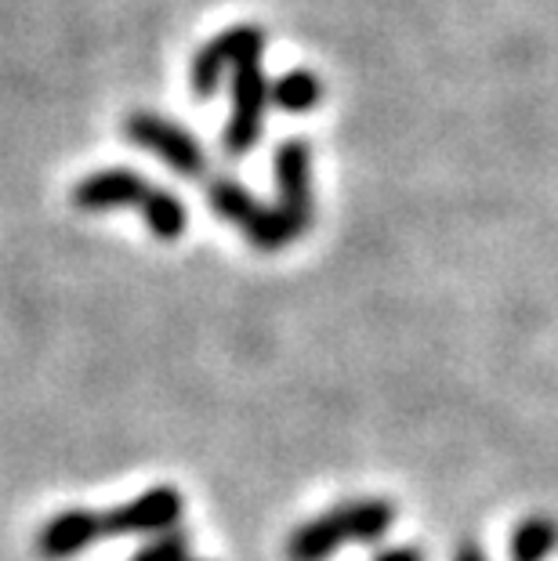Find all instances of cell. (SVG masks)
I'll return each mask as SVG.
<instances>
[{
  "label": "cell",
  "instance_id": "cell-1",
  "mask_svg": "<svg viewBox=\"0 0 558 561\" xmlns=\"http://www.w3.org/2000/svg\"><path fill=\"white\" fill-rule=\"evenodd\" d=\"M396 525V507L388 500H349L327 515L308 518L291 533V561H327L344 543H382Z\"/></svg>",
  "mask_w": 558,
  "mask_h": 561
},
{
  "label": "cell",
  "instance_id": "cell-2",
  "mask_svg": "<svg viewBox=\"0 0 558 561\" xmlns=\"http://www.w3.org/2000/svg\"><path fill=\"white\" fill-rule=\"evenodd\" d=\"M207 203L221 221L243 232V240L261 254H276L287 243H294V232L280 218L276 203H261L251 188L240 185L236 178H210L207 182Z\"/></svg>",
  "mask_w": 558,
  "mask_h": 561
},
{
  "label": "cell",
  "instance_id": "cell-3",
  "mask_svg": "<svg viewBox=\"0 0 558 561\" xmlns=\"http://www.w3.org/2000/svg\"><path fill=\"white\" fill-rule=\"evenodd\" d=\"M124 135L130 146L149 149L152 157H160L178 178H189V182L207 178V167H210L207 152L200 149V141L189 135L185 127L163 121L157 113H130L124 124Z\"/></svg>",
  "mask_w": 558,
  "mask_h": 561
},
{
  "label": "cell",
  "instance_id": "cell-4",
  "mask_svg": "<svg viewBox=\"0 0 558 561\" xmlns=\"http://www.w3.org/2000/svg\"><path fill=\"white\" fill-rule=\"evenodd\" d=\"M269 77L261 62H247L232 73V113L225 124L221 149L229 157H247L265 130V113H269Z\"/></svg>",
  "mask_w": 558,
  "mask_h": 561
},
{
  "label": "cell",
  "instance_id": "cell-5",
  "mask_svg": "<svg viewBox=\"0 0 558 561\" xmlns=\"http://www.w3.org/2000/svg\"><path fill=\"white\" fill-rule=\"evenodd\" d=\"M265 58V30L258 26H232L218 33L215 41L204 44L193 58V91L200 99L215 94L225 77H232L236 69L247 62H261Z\"/></svg>",
  "mask_w": 558,
  "mask_h": 561
},
{
  "label": "cell",
  "instance_id": "cell-6",
  "mask_svg": "<svg viewBox=\"0 0 558 561\" xmlns=\"http://www.w3.org/2000/svg\"><path fill=\"white\" fill-rule=\"evenodd\" d=\"M272 171H276V210L294 232V240H301L305 229L312 225V149L301 138L283 141L272 157Z\"/></svg>",
  "mask_w": 558,
  "mask_h": 561
},
{
  "label": "cell",
  "instance_id": "cell-7",
  "mask_svg": "<svg viewBox=\"0 0 558 561\" xmlns=\"http://www.w3.org/2000/svg\"><path fill=\"white\" fill-rule=\"evenodd\" d=\"M185 515V496L174 485H152L121 507L102 511L105 536H160L178 529Z\"/></svg>",
  "mask_w": 558,
  "mask_h": 561
},
{
  "label": "cell",
  "instance_id": "cell-8",
  "mask_svg": "<svg viewBox=\"0 0 558 561\" xmlns=\"http://www.w3.org/2000/svg\"><path fill=\"white\" fill-rule=\"evenodd\" d=\"M152 193V182H146L141 174L127 171V167H105L88 178H80L73 188V207L88 214H105V210H124L135 207L141 210Z\"/></svg>",
  "mask_w": 558,
  "mask_h": 561
},
{
  "label": "cell",
  "instance_id": "cell-9",
  "mask_svg": "<svg viewBox=\"0 0 558 561\" xmlns=\"http://www.w3.org/2000/svg\"><path fill=\"white\" fill-rule=\"evenodd\" d=\"M105 540V525L102 511L88 507H66L52 515L37 533V554L44 561H69L77 554H84L88 547Z\"/></svg>",
  "mask_w": 558,
  "mask_h": 561
},
{
  "label": "cell",
  "instance_id": "cell-10",
  "mask_svg": "<svg viewBox=\"0 0 558 561\" xmlns=\"http://www.w3.org/2000/svg\"><path fill=\"white\" fill-rule=\"evenodd\" d=\"M138 214H141V221H146V229L163 243L178 240V236L185 232V225H189L185 199L178 193H171V188H163V185H152L146 207H141Z\"/></svg>",
  "mask_w": 558,
  "mask_h": 561
},
{
  "label": "cell",
  "instance_id": "cell-11",
  "mask_svg": "<svg viewBox=\"0 0 558 561\" xmlns=\"http://www.w3.org/2000/svg\"><path fill=\"white\" fill-rule=\"evenodd\" d=\"M323 80L308 73V69H291L276 83H269V102L283 113H312L323 102Z\"/></svg>",
  "mask_w": 558,
  "mask_h": 561
},
{
  "label": "cell",
  "instance_id": "cell-12",
  "mask_svg": "<svg viewBox=\"0 0 558 561\" xmlns=\"http://www.w3.org/2000/svg\"><path fill=\"white\" fill-rule=\"evenodd\" d=\"M558 551V522L533 515L522 525H515L512 543H508V554L512 561H544Z\"/></svg>",
  "mask_w": 558,
  "mask_h": 561
},
{
  "label": "cell",
  "instance_id": "cell-13",
  "mask_svg": "<svg viewBox=\"0 0 558 561\" xmlns=\"http://www.w3.org/2000/svg\"><path fill=\"white\" fill-rule=\"evenodd\" d=\"M189 558L193 554H189V536L182 525L160 536H149V540L130 554V561H189Z\"/></svg>",
  "mask_w": 558,
  "mask_h": 561
},
{
  "label": "cell",
  "instance_id": "cell-14",
  "mask_svg": "<svg viewBox=\"0 0 558 561\" xmlns=\"http://www.w3.org/2000/svg\"><path fill=\"white\" fill-rule=\"evenodd\" d=\"M374 561H424L421 547H385V551H377Z\"/></svg>",
  "mask_w": 558,
  "mask_h": 561
},
{
  "label": "cell",
  "instance_id": "cell-15",
  "mask_svg": "<svg viewBox=\"0 0 558 561\" xmlns=\"http://www.w3.org/2000/svg\"><path fill=\"white\" fill-rule=\"evenodd\" d=\"M454 561H486V554H482V547H479V543H460V547H457V554H454Z\"/></svg>",
  "mask_w": 558,
  "mask_h": 561
},
{
  "label": "cell",
  "instance_id": "cell-16",
  "mask_svg": "<svg viewBox=\"0 0 558 561\" xmlns=\"http://www.w3.org/2000/svg\"><path fill=\"white\" fill-rule=\"evenodd\" d=\"M189 561H200V558H189Z\"/></svg>",
  "mask_w": 558,
  "mask_h": 561
}]
</instances>
